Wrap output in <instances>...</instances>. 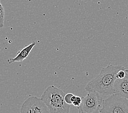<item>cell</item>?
Here are the masks:
<instances>
[{
    "instance_id": "cell-1",
    "label": "cell",
    "mask_w": 128,
    "mask_h": 113,
    "mask_svg": "<svg viewBox=\"0 0 128 113\" xmlns=\"http://www.w3.org/2000/svg\"><path fill=\"white\" fill-rule=\"evenodd\" d=\"M126 68L122 65H108L102 69L96 78L86 84L84 89L87 92L93 91L102 96L114 94V84L118 72Z\"/></svg>"
},
{
    "instance_id": "cell-2",
    "label": "cell",
    "mask_w": 128,
    "mask_h": 113,
    "mask_svg": "<svg viewBox=\"0 0 128 113\" xmlns=\"http://www.w3.org/2000/svg\"><path fill=\"white\" fill-rule=\"evenodd\" d=\"M66 94L60 88L50 85L41 95L42 100L50 113H69L70 105L64 100Z\"/></svg>"
},
{
    "instance_id": "cell-3",
    "label": "cell",
    "mask_w": 128,
    "mask_h": 113,
    "mask_svg": "<svg viewBox=\"0 0 128 113\" xmlns=\"http://www.w3.org/2000/svg\"><path fill=\"white\" fill-rule=\"evenodd\" d=\"M100 113H128V100L113 94L103 100Z\"/></svg>"
},
{
    "instance_id": "cell-4",
    "label": "cell",
    "mask_w": 128,
    "mask_h": 113,
    "mask_svg": "<svg viewBox=\"0 0 128 113\" xmlns=\"http://www.w3.org/2000/svg\"><path fill=\"white\" fill-rule=\"evenodd\" d=\"M103 99L97 93L90 91L82 98L81 105L78 107V113H99L102 107Z\"/></svg>"
},
{
    "instance_id": "cell-5",
    "label": "cell",
    "mask_w": 128,
    "mask_h": 113,
    "mask_svg": "<svg viewBox=\"0 0 128 113\" xmlns=\"http://www.w3.org/2000/svg\"><path fill=\"white\" fill-rule=\"evenodd\" d=\"M20 113H50L49 111L41 98L31 96L22 103Z\"/></svg>"
},
{
    "instance_id": "cell-6",
    "label": "cell",
    "mask_w": 128,
    "mask_h": 113,
    "mask_svg": "<svg viewBox=\"0 0 128 113\" xmlns=\"http://www.w3.org/2000/svg\"><path fill=\"white\" fill-rule=\"evenodd\" d=\"M126 75L123 78H117L114 84V94L128 100V70L126 69Z\"/></svg>"
},
{
    "instance_id": "cell-7",
    "label": "cell",
    "mask_w": 128,
    "mask_h": 113,
    "mask_svg": "<svg viewBox=\"0 0 128 113\" xmlns=\"http://www.w3.org/2000/svg\"><path fill=\"white\" fill-rule=\"evenodd\" d=\"M36 45V41H33L32 43L30 44L27 46L23 48L22 50L18 51L16 56L14 57L10 58L7 60L8 64H11L15 62H21L26 59L30 53L31 52L32 49Z\"/></svg>"
},
{
    "instance_id": "cell-8",
    "label": "cell",
    "mask_w": 128,
    "mask_h": 113,
    "mask_svg": "<svg viewBox=\"0 0 128 113\" xmlns=\"http://www.w3.org/2000/svg\"><path fill=\"white\" fill-rule=\"evenodd\" d=\"M4 16H5L4 9L1 3V0H0V28H3L4 26Z\"/></svg>"
},
{
    "instance_id": "cell-9",
    "label": "cell",
    "mask_w": 128,
    "mask_h": 113,
    "mask_svg": "<svg viewBox=\"0 0 128 113\" xmlns=\"http://www.w3.org/2000/svg\"><path fill=\"white\" fill-rule=\"evenodd\" d=\"M81 103H82V97L78 96H76V98L74 100V101L72 102V105L73 106H74L75 107H76L78 108L81 105Z\"/></svg>"
},
{
    "instance_id": "cell-10",
    "label": "cell",
    "mask_w": 128,
    "mask_h": 113,
    "mask_svg": "<svg viewBox=\"0 0 128 113\" xmlns=\"http://www.w3.org/2000/svg\"><path fill=\"white\" fill-rule=\"evenodd\" d=\"M73 95H73L72 94L69 93V94H66L64 96V100H65L66 102V103H68L69 105H72L71 99H72V97Z\"/></svg>"
},
{
    "instance_id": "cell-11",
    "label": "cell",
    "mask_w": 128,
    "mask_h": 113,
    "mask_svg": "<svg viewBox=\"0 0 128 113\" xmlns=\"http://www.w3.org/2000/svg\"><path fill=\"white\" fill-rule=\"evenodd\" d=\"M126 69L123 70H121L120 71H119L116 75L117 78H123L125 77V76L126 75Z\"/></svg>"
}]
</instances>
